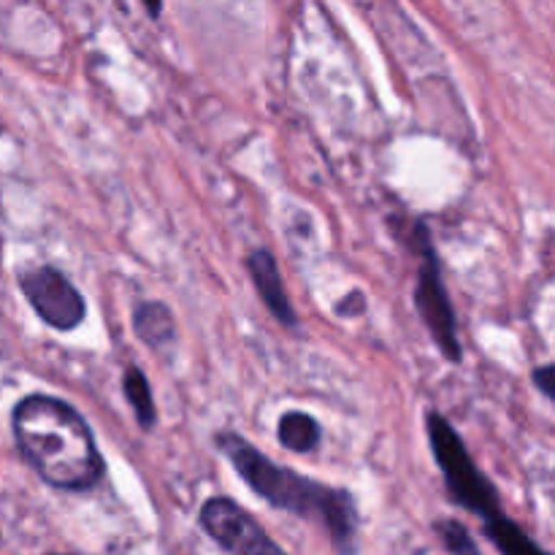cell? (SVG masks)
Listing matches in <instances>:
<instances>
[{
  "label": "cell",
  "mask_w": 555,
  "mask_h": 555,
  "mask_svg": "<svg viewBox=\"0 0 555 555\" xmlns=\"http://www.w3.org/2000/svg\"><path fill=\"white\" fill-rule=\"evenodd\" d=\"M531 379H534L537 390H540L542 396H547V399L555 401V363H547V366L534 369Z\"/></svg>",
  "instance_id": "obj_13"
},
{
  "label": "cell",
  "mask_w": 555,
  "mask_h": 555,
  "mask_svg": "<svg viewBox=\"0 0 555 555\" xmlns=\"http://www.w3.org/2000/svg\"><path fill=\"white\" fill-rule=\"evenodd\" d=\"M426 428L434 459H437V466L444 475L450 502L469 509V513L477 515L480 520L493 515L496 509H502V499H499L496 486H493V482L482 475L480 466L472 461L469 450H466L459 431L434 410L426 412Z\"/></svg>",
  "instance_id": "obj_3"
},
{
  "label": "cell",
  "mask_w": 555,
  "mask_h": 555,
  "mask_svg": "<svg viewBox=\"0 0 555 555\" xmlns=\"http://www.w3.org/2000/svg\"><path fill=\"white\" fill-rule=\"evenodd\" d=\"M437 534H439V540H442L448 555H482L480 547H477L475 540H472L469 529H466L461 520L442 518L437 524Z\"/></svg>",
  "instance_id": "obj_12"
},
{
  "label": "cell",
  "mask_w": 555,
  "mask_h": 555,
  "mask_svg": "<svg viewBox=\"0 0 555 555\" xmlns=\"http://www.w3.org/2000/svg\"><path fill=\"white\" fill-rule=\"evenodd\" d=\"M215 444L225 455L228 464L242 475V480L258 496H263L271 507L296 515V518L312 520L328 534L336 553L356 555L361 513H358L352 493L274 464L269 455L260 453L255 444H249L236 431H220L215 437Z\"/></svg>",
  "instance_id": "obj_2"
},
{
  "label": "cell",
  "mask_w": 555,
  "mask_h": 555,
  "mask_svg": "<svg viewBox=\"0 0 555 555\" xmlns=\"http://www.w3.org/2000/svg\"><path fill=\"white\" fill-rule=\"evenodd\" d=\"M276 439L285 450L291 453H314L320 448V439H323V431H320V423L314 421L307 412H285L276 423Z\"/></svg>",
  "instance_id": "obj_10"
},
{
  "label": "cell",
  "mask_w": 555,
  "mask_h": 555,
  "mask_svg": "<svg viewBox=\"0 0 555 555\" xmlns=\"http://www.w3.org/2000/svg\"><path fill=\"white\" fill-rule=\"evenodd\" d=\"M49 555H60V553H49Z\"/></svg>",
  "instance_id": "obj_14"
},
{
  "label": "cell",
  "mask_w": 555,
  "mask_h": 555,
  "mask_svg": "<svg viewBox=\"0 0 555 555\" xmlns=\"http://www.w3.org/2000/svg\"><path fill=\"white\" fill-rule=\"evenodd\" d=\"M198 520L206 537L231 555H287L247 509L228 496L209 499Z\"/></svg>",
  "instance_id": "obj_6"
},
{
  "label": "cell",
  "mask_w": 555,
  "mask_h": 555,
  "mask_svg": "<svg viewBox=\"0 0 555 555\" xmlns=\"http://www.w3.org/2000/svg\"><path fill=\"white\" fill-rule=\"evenodd\" d=\"M482 534L493 542L502 555H551L542 545H537L504 509L482 518Z\"/></svg>",
  "instance_id": "obj_9"
},
{
  "label": "cell",
  "mask_w": 555,
  "mask_h": 555,
  "mask_svg": "<svg viewBox=\"0 0 555 555\" xmlns=\"http://www.w3.org/2000/svg\"><path fill=\"white\" fill-rule=\"evenodd\" d=\"M415 247L421 253V269H417V285H415V309L421 314L423 325L437 341L439 352L448 358L450 363H461L464 350H461L459 339V323H455L453 304H450L448 287L442 282V271H439V258L434 253L431 236H428L426 222L415 225Z\"/></svg>",
  "instance_id": "obj_4"
},
{
  "label": "cell",
  "mask_w": 555,
  "mask_h": 555,
  "mask_svg": "<svg viewBox=\"0 0 555 555\" xmlns=\"http://www.w3.org/2000/svg\"><path fill=\"white\" fill-rule=\"evenodd\" d=\"M247 269L255 282V291H258V296L263 298L266 309L280 320V325H285V328H296L298 314L296 309H293L291 296H287L285 282H282L280 266H276L274 255H271L269 249H255V253H249L247 258Z\"/></svg>",
  "instance_id": "obj_7"
},
{
  "label": "cell",
  "mask_w": 555,
  "mask_h": 555,
  "mask_svg": "<svg viewBox=\"0 0 555 555\" xmlns=\"http://www.w3.org/2000/svg\"><path fill=\"white\" fill-rule=\"evenodd\" d=\"M20 291L33 307V312L54 331H76L87 318L85 296L76 291L74 282L54 266L22 271Z\"/></svg>",
  "instance_id": "obj_5"
},
{
  "label": "cell",
  "mask_w": 555,
  "mask_h": 555,
  "mask_svg": "<svg viewBox=\"0 0 555 555\" xmlns=\"http://www.w3.org/2000/svg\"><path fill=\"white\" fill-rule=\"evenodd\" d=\"M16 450L49 488L85 493L106 475L85 417L57 396L30 393L11 412Z\"/></svg>",
  "instance_id": "obj_1"
},
{
  "label": "cell",
  "mask_w": 555,
  "mask_h": 555,
  "mask_svg": "<svg viewBox=\"0 0 555 555\" xmlns=\"http://www.w3.org/2000/svg\"><path fill=\"white\" fill-rule=\"evenodd\" d=\"M122 390L128 404L133 406L135 423H139L144 431H152L157 423V410H155V399H152V388L146 383L144 372L139 366H128L122 374Z\"/></svg>",
  "instance_id": "obj_11"
},
{
  "label": "cell",
  "mask_w": 555,
  "mask_h": 555,
  "mask_svg": "<svg viewBox=\"0 0 555 555\" xmlns=\"http://www.w3.org/2000/svg\"><path fill=\"white\" fill-rule=\"evenodd\" d=\"M133 334L150 350H166L177 339L171 309L163 301H141L133 309Z\"/></svg>",
  "instance_id": "obj_8"
}]
</instances>
